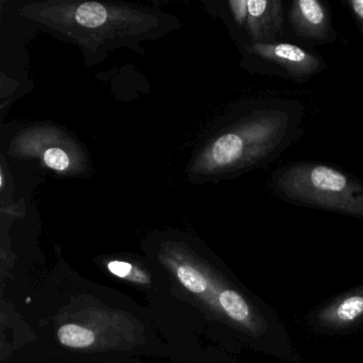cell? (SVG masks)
Instances as JSON below:
<instances>
[{
  "mask_svg": "<svg viewBox=\"0 0 363 363\" xmlns=\"http://www.w3.org/2000/svg\"><path fill=\"white\" fill-rule=\"evenodd\" d=\"M305 118L303 104L264 97L245 104L207 152L210 169L235 174L265 167L296 141Z\"/></svg>",
  "mask_w": 363,
  "mask_h": 363,
  "instance_id": "cell-1",
  "label": "cell"
},
{
  "mask_svg": "<svg viewBox=\"0 0 363 363\" xmlns=\"http://www.w3.org/2000/svg\"><path fill=\"white\" fill-rule=\"evenodd\" d=\"M269 189L288 203L363 218V182L330 165L289 163L272 175Z\"/></svg>",
  "mask_w": 363,
  "mask_h": 363,
  "instance_id": "cell-2",
  "label": "cell"
},
{
  "mask_svg": "<svg viewBox=\"0 0 363 363\" xmlns=\"http://www.w3.org/2000/svg\"><path fill=\"white\" fill-rule=\"evenodd\" d=\"M244 52L255 73L284 78L296 84L308 82L327 67L323 57L288 42L250 43Z\"/></svg>",
  "mask_w": 363,
  "mask_h": 363,
  "instance_id": "cell-3",
  "label": "cell"
},
{
  "mask_svg": "<svg viewBox=\"0 0 363 363\" xmlns=\"http://www.w3.org/2000/svg\"><path fill=\"white\" fill-rule=\"evenodd\" d=\"M293 33L312 44H330L337 40L329 10L318 0H295L288 12Z\"/></svg>",
  "mask_w": 363,
  "mask_h": 363,
  "instance_id": "cell-4",
  "label": "cell"
},
{
  "mask_svg": "<svg viewBox=\"0 0 363 363\" xmlns=\"http://www.w3.org/2000/svg\"><path fill=\"white\" fill-rule=\"evenodd\" d=\"M246 30L252 42L265 44L280 42L286 26L284 3L278 0H248Z\"/></svg>",
  "mask_w": 363,
  "mask_h": 363,
  "instance_id": "cell-5",
  "label": "cell"
},
{
  "mask_svg": "<svg viewBox=\"0 0 363 363\" xmlns=\"http://www.w3.org/2000/svg\"><path fill=\"white\" fill-rule=\"evenodd\" d=\"M58 337L63 345L74 348L88 347L95 341V335L92 330L76 324L61 326L58 330Z\"/></svg>",
  "mask_w": 363,
  "mask_h": 363,
  "instance_id": "cell-6",
  "label": "cell"
},
{
  "mask_svg": "<svg viewBox=\"0 0 363 363\" xmlns=\"http://www.w3.org/2000/svg\"><path fill=\"white\" fill-rule=\"evenodd\" d=\"M76 22L86 28L103 26L108 18V12L104 6L97 3H86L76 10Z\"/></svg>",
  "mask_w": 363,
  "mask_h": 363,
  "instance_id": "cell-7",
  "label": "cell"
},
{
  "mask_svg": "<svg viewBox=\"0 0 363 363\" xmlns=\"http://www.w3.org/2000/svg\"><path fill=\"white\" fill-rule=\"evenodd\" d=\"M220 303L224 311L238 322H245L250 316L247 303L235 291H223L220 294Z\"/></svg>",
  "mask_w": 363,
  "mask_h": 363,
  "instance_id": "cell-8",
  "label": "cell"
},
{
  "mask_svg": "<svg viewBox=\"0 0 363 363\" xmlns=\"http://www.w3.org/2000/svg\"><path fill=\"white\" fill-rule=\"evenodd\" d=\"M177 277L191 292L201 294L207 290V280L203 274L190 265H180L177 269Z\"/></svg>",
  "mask_w": 363,
  "mask_h": 363,
  "instance_id": "cell-9",
  "label": "cell"
},
{
  "mask_svg": "<svg viewBox=\"0 0 363 363\" xmlns=\"http://www.w3.org/2000/svg\"><path fill=\"white\" fill-rule=\"evenodd\" d=\"M335 318L341 322H352L363 313V296L348 297L335 310Z\"/></svg>",
  "mask_w": 363,
  "mask_h": 363,
  "instance_id": "cell-10",
  "label": "cell"
},
{
  "mask_svg": "<svg viewBox=\"0 0 363 363\" xmlns=\"http://www.w3.org/2000/svg\"><path fill=\"white\" fill-rule=\"evenodd\" d=\"M108 269L113 275L121 278L133 280V281L147 282V276L144 275L141 271L135 269L130 263L123 262V261H112L108 264Z\"/></svg>",
  "mask_w": 363,
  "mask_h": 363,
  "instance_id": "cell-11",
  "label": "cell"
},
{
  "mask_svg": "<svg viewBox=\"0 0 363 363\" xmlns=\"http://www.w3.org/2000/svg\"><path fill=\"white\" fill-rule=\"evenodd\" d=\"M44 162L50 169L63 172L69 167V158L61 148H50L44 152Z\"/></svg>",
  "mask_w": 363,
  "mask_h": 363,
  "instance_id": "cell-12",
  "label": "cell"
},
{
  "mask_svg": "<svg viewBox=\"0 0 363 363\" xmlns=\"http://www.w3.org/2000/svg\"><path fill=\"white\" fill-rule=\"evenodd\" d=\"M247 1L248 0H237V1H230L229 3V6H230L231 10H233L235 22L239 24V26H246L248 16Z\"/></svg>",
  "mask_w": 363,
  "mask_h": 363,
  "instance_id": "cell-13",
  "label": "cell"
},
{
  "mask_svg": "<svg viewBox=\"0 0 363 363\" xmlns=\"http://www.w3.org/2000/svg\"><path fill=\"white\" fill-rule=\"evenodd\" d=\"M347 5L363 35V0H350Z\"/></svg>",
  "mask_w": 363,
  "mask_h": 363,
  "instance_id": "cell-14",
  "label": "cell"
}]
</instances>
